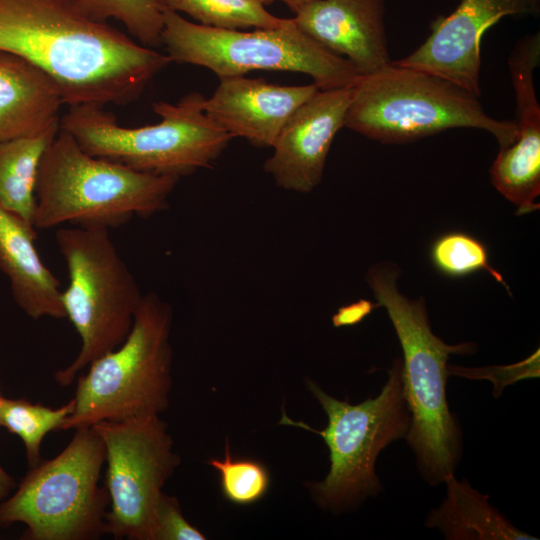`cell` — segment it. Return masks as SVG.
<instances>
[{
  "mask_svg": "<svg viewBox=\"0 0 540 540\" xmlns=\"http://www.w3.org/2000/svg\"><path fill=\"white\" fill-rule=\"evenodd\" d=\"M0 50L46 72L68 106L129 104L172 62L78 0H0Z\"/></svg>",
  "mask_w": 540,
  "mask_h": 540,
  "instance_id": "1",
  "label": "cell"
},
{
  "mask_svg": "<svg viewBox=\"0 0 540 540\" xmlns=\"http://www.w3.org/2000/svg\"><path fill=\"white\" fill-rule=\"evenodd\" d=\"M399 267L390 262L372 265L366 282L393 324L402 351L406 401L411 414L405 436L421 477L431 486L454 474L462 455V431L446 397L450 354L474 352L471 342L450 345L431 329L425 299H411L397 286Z\"/></svg>",
  "mask_w": 540,
  "mask_h": 540,
  "instance_id": "2",
  "label": "cell"
},
{
  "mask_svg": "<svg viewBox=\"0 0 540 540\" xmlns=\"http://www.w3.org/2000/svg\"><path fill=\"white\" fill-rule=\"evenodd\" d=\"M179 179L92 156L59 128L39 164L33 225L37 230L64 223L110 230L165 210Z\"/></svg>",
  "mask_w": 540,
  "mask_h": 540,
  "instance_id": "3",
  "label": "cell"
},
{
  "mask_svg": "<svg viewBox=\"0 0 540 540\" xmlns=\"http://www.w3.org/2000/svg\"><path fill=\"white\" fill-rule=\"evenodd\" d=\"M344 127L388 144L407 143L453 128L489 132L500 148L517 136L515 121L497 120L479 97L433 74L391 62L352 86Z\"/></svg>",
  "mask_w": 540,
  "mask_h": 540,
  "instance_id": "4",
  "label": "cell"
},
{
  "mask_svg": "<svg viewBox=\"0 0 540 540\" xmlns=\"http://www.w3.org/2000/svg\"><path fill=\"white\" fill-rule=\"evenodd\" d=\"M204 96L191 92L177 104L154 102L162 120L137 128L121 126L100 106H69L60 128L88 154L155 175L184 176L211 167L233 136L208 117Z\"/></svg>",
  "mask_w": 540,
  "mask_h": 540,
  "instance_id": "5",
  "label": "cell"
},
{
  "mask_svg": "<svg viewBox=\"0 0 540 540\" xmlns=\"http://www.w3.org/2000/svg\"><path fill=\"white\" fill-rule=\"evenodd\" d=\"M307 386L327 415V427L316 430L302 421H293L285 412L279 423L323 438L329 449L330 469L324 480L310 485L312 496L320 507L331 512L351 510L383 490L375 469L377 458L389 444L405 438L409 430L411 414L402 360H394L380 393L360 404L336 399L312 380H307Z\"/></svg>",
  "mask_w": 540,
  "mask_h": 540,
  "instance_id": "6",
  "label": "cell"
},
{
  "mask_svg": "<svg viewBox=\"0 0 540 540\" xmlns=\"http://www.w3.org/2000/svg\"><path fill=\"white\" fill-rule=\"evenodd\" d=\"M172 320L167 302L156 293L145 294L123 343L78 377L74 409L61 431L166 410L172 383Z\"/></svg>",
  "mask_w": 540,
  "mask_h": 540,
  "instance_id": "7",
  "label": "cell"
},
{
  "mask_svg": "<svg viewBox=\"0 0 540 540\" xmlns=\"http://www.w3.org/2000/svg\"><path fill=\"white\" fill-rule=\"evenodd\" d=\"M69 283L62 304L81 339L76 358L55 373L61 386L128 336L143 294L114 244L109 229L60 228L55 233Z\"/></svg>",
  "mask_w": 540,
  "mask_h": 540,
  "instance_id": "8",
  "label": "cell"
},
{
  "mask_svg": "<svg viewBox=\"0 0 540 540\" xmlns=\"http://www.w3.org/2000/svg\"><path fill=\"white\" fill-rule=\"evenodd\" d=\"M105 447L92 426L77 428L60 454L40 461L0 505V528L25 525L23 540H93L106 534L109 495L100 486Z\"/></svg>",
  "mask_w": 540,
  "mask_h": 540,
  "instance_id": "9",
  "label": "cell"
},
{
  "mask_svg": "<svg viewBox=\"0 0 540 540\" xmlns=\"http://www.w3.org/2000/svg\"><path fill=\"white\" fill-rule=\"evenodd\" d=\"M162 44L171 61L205 67L219 79L254 70L307 74L320 90L353 86L360 74L300 31L292 19L280 28L219 29L190 22L164 8Z\"/></svg>",
  "mask_w": 540,
  "mask_h": 540,
  "instance_id": "10",
  "label": "cell"
},
{
  "mask_svg": "<svg viewBox=\"0 0 540 540\" xmlns=\"http://www.w3.org/2000/svg\"><path fill=\"white\" fill-rule=\"evenodd\" d=\"M92 427L105 447L106 533L114 539L153 540L162 488L180 462L167 424L150 415Z\"/></svg>",
  "mask_w": 540,
  "mask_h": 540,
  "instance_id": "11",
  "label": "cell"
},
{
  "mask_svg": "<svg viewBox=\"0 0 540 540\" xmlns=\"http://www.w3.org/2000/svg\"><path fill=\"white\" fill-rule=\"evenodd\" d=\"M539 10L540 0H462L451 14L431 23L430 35L415 51L392 63L433 74L480 97L485 31L505 16Z\"/></svg>",
  "mask_w": 540,
  "mask_h": 540,
  "instance_id": "12",
  "label": "cell"
},
{
  "mask_svg": "<svg viewBox=\"0 0 540 540\" xmlns=\"http://www.w3.org/2000/svg\"><path fill=\"white\" fill-rule=\"evenodd\" d=\"M350 87L318 90L287 120L264 170L285 190L309 193L322 180L332 142L344 127Z\"/></svg>",
  "mask_w": 540,
  "mask_h": 540,
  "instance_id": "13",
  "label": "cell"
},
{
  "mask_svg": "<svg viewBox=\"0 0 540 540\" xmlns=\"http://www.w3.org/2000/svg\"><path fill=\"white\" fill-rule=\"evenodd\" d=\"M318 90L314 83L280 86L263 78L226 77L205 99L204 111L233 138L272 147L290 116Z\"/></svg>",
  "mask_w": 540,
  "mask_h": 540,
  "instance_id": "14",
  "label": "cell"
},
{
  "mask_svg": "<svg viewBox=\"0 0 540 540\" xmlns=\"http://www.w3.org/2000/svg\"><path fill=\"white\" fill-rule=\"evenodd\" d=\"M384 0H315L292 18L325 49L344 55L361 75L388 65Z\"/></svg>",
  "mask_w": 540,
  "mask_h": 540,
  "instance_id": "15",
  "label": "cell"
},
{
  "mask_svg": "<svg viewBox=\"0 0 540 540\" xmlns=\"http://www.w3.org/2000/svg\"><path fill=\"white\" fill-rule=\"evenodd\" d=\"M64 104L56 82L26 59L0 50V143L59 126Z\"/></svg>",
  "mask_w": 540,
  "mask_h": 540,
  "instance_id": "16",
  "label": "cell"
},
{
  "mask_svg": "<svg viewBox=\"0 0 540 540\" xmlns=\"http://www.w3.org/2000/svg\"><path fill=\"white\" fill-rule=\"evenodd\" d=\"M33 224L0 206V270L16 304L30 318H66L62 290L35 247Z\"/></svg>",
  "mask_w": 540,
  "mask_h": 540,
  "instance_id": "17",
  "label": "cell"
},
{
  "mask_svg": "<svg viewBox=\"0 0 540 540\" xmlns=\"http://www.w3.org/2000/svg\"><path fill=\"white\" fill-rule=\"evenodd\" d=\"M446 497L425 519L427 528L438 529L447 540H535L518 529L494 506L489 495L470 486L466 479L447 477Z\"/></svg>",
  "mask_w": 540,
  "mask_h": 540,
  "instance_id": "18",
  "label": "cell"
},
{
  "mask_svg": "<svg viewBox=\"0 0 540 540\" xmlns=\"http://www.w3.org/2000/svg\"><path fill=\"white\" fill-rule=\"evenodd\" d=\"M59 128L60 125L34 137L0 143V206L31 224L39 164Z\"/></svg>",
  "mask_w": 540,
  "mask_h": 540,
  "instance_id": "19",
  "label": "cell"
},
{
  "mask_svg": "<svg viewBox=\"0 0 540 540\" xmlns=\"http://www.w3.org/2000/svg\"><path fill=\"white\" fill-rule=\"evenodd\" d=\"M164 8L184 12L201 25L219 29H274L289 19L269 13L258 0H161Z\"/></svg>",
  "mask_w": 540,
  "mask_h": 540,
  "instance_id": "20",
  "label": "cell"
},
{
  "mask_svg": "<svg viewBox=\"0 0 540 540\" xmlns=\"http://www.w3.org/2000/svg\"><path fill=\"white\" fill-rule=\"evenodd\" d=\"M73 409V399L53 409L23 398L3 397L0 402V427L22 440L28 464L33 467L41 461L40 447L44 437L51 431H61Z\"/></svg>",
  "mask_w": 540,
  "mask_h": 540,
  "instance_id": "21",
  "label": "cell"
},
{
  "mask_svg": "<svg viewBox=\"0 0 540 540\" xmlns=\"http://www.w3.org/2000/svg\"><path fill=\"white\" fill-rule=\"evenodd\" d=\"M98 21L114 18L145 47L162 44L164 6L161 0H78Z\"/></svg>",
  "mask_w": 540,
  "mask_h": 540,
  "instance_id": "22",
  "label": "cell"
},
{
  "mask_svg": "<svg viewBox=\"0 0 540 540\" xmlns=\"http://www.w3.org/2000/svg\"><path fill=\"white\" fill-rule=\"evenodd\" d=\"M430 256L435 268L446 276L463 277L485 271L509 292L502 275L489 262L486 246L464 232H449L432 244Z\"/></svg>",
  "mask_w": 540,
  "mask_h": 540,
  "instance_id": "23",
  "label": "cell"
},
{
  "mask_svg": "<svg viewBox=\"0 0 540 540\" xmlns=\"http://www.w3.org/2000/svg\"><path fill=\"white\" fill-rule=\"evenodd\" d=\"M207 464L218 471L222 495L233 504L252 505L269 489L271 480L266 466L253 459H234L228 441L224 459L211 458Z\"/></svg>",
  "mask_w": 540,
  "mask_h": 540,
  "instance_id": "24",
  "label": "cell"
},
{
  "mask_svg": "<svg viewBox=\"0 0 540 540\" xmlns=\"http://www.w3.org/2000/svg\"><path fill=\"white\" fill-rule=\"evenodd\" d=\"M448 375L469 379H487L493 383V395L499 397L510 384L526 378L539 377V350L527 359L513 365L465 368L448 365Z\"/></svg>",
  "mask_w": 540,
  "mask_h": 540,
  "instance_id": "25",
  "label": "cell"
},
{
  "mask_svg": "<svg viewBox=\"0 0 540 540\" xmlns=\"http://www.w3.org/2000/svg\"><path fill=\"white\" fill-rule=\"evenodd\" d=\"M183 516L177 498L162 493L156 511L153 540H205Z\"/></svg>",
  "mask_w": 540,
  "mask_h": 540,
  "instance_id": "26",
  "label": "cell"
},
{
  "mask_svg": "<svg viewBox=\"0 0 540 540\" xmlns=\"http://www.w3.org/2000/svg\"><path fill=\"white\" fill-rule=\"evenodd\" d=\"M377 307H380L378 303H373L366 299L357 300L340 307L332 316V323L335 327L355 325L361 322Z\"/></svg>",
  "mask_w": 540,
  "mask_h": 540,
  "instance_id": "27",
  "label": "cell"
},
{
  "mask_svg": "<svg viewBox=\"0 0 540 540\" xmlns=\"http://www.w3.org/2000/svg\"><path fill=\"white\" fill-rule=\"evenodd\" d=\"M16 483L0 464V505L9 497L10 492L15 488Z\"/></svg>",
  "mask_w": 540,
  "mask_h": 540,
  "instance_id": "28",
  "label": "cell"
},
{
  "mask_svg": "<svg viewBox=\"0 0 540 540\" xmlns=\"http://www.w3.org/2000/svg\"><path fill=\"white\" fill-rule=\"evenodd\" d=\"M293 12L297 13L300 9H302L307 4L315 1V0H280Z\"/></svg>",
  "mask_w": 540,
  "mask_h": 540,
  "instance_id": "29",
  "label": "cell"
},
{
  "mask_svg": "<svg viewBox=\"0 0 540 540\" xmlns=\"http://www.w3.org/2000/svg\"><path fill=\"white\" fill-rule=\"evenodd\" d=\"M260 3H262L264 6L265 5H270L272 4L274 1L276 0H258Z\"/></svg>",
  "mask_w": 540,
  "mask_h": 540,
  "instance_id": "30",
  "label": "cell"
},
{
  "mask_svg": "<svg viewBox=\"0 0 540 540\" xmlns=\"http://www.w3.org/2000/svg\"><path fill=\"white\" fill-rule=\"evenodd\" d=\"M2 398H3V396L1 395V392H0V402H1Z\"/></svg>",
  "mask_w": 540,
  "mask_h": 540,
  "instance_id": "31",
  "label": "cell"
}]
</instances>
